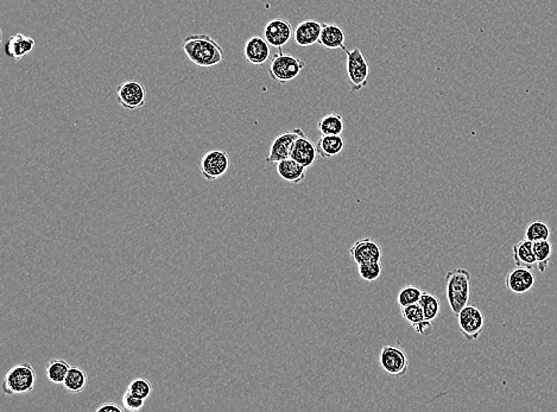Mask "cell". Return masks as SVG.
<instances>
[{"label": "cell", "instance_id": "6da1fadb", "mask_svg": "<svg viewBox=\"0 0 557 412\" xmlns=\"http://www.w3.org/2000/svg\"><path fill=\"white\" fill-rule=\"evenodd\" d=\"M188 60L195 66L212 68L224 61V49L212 36L207 34L188 36L182 43Z\"/></svg>", "mask_w": 557, "mask_h": 412}, {"label": "cell", "instance_id": "7a4b0ae2", "mask_svg": "<svg viewBox=\"0 0 557 412\" xmlns=\"http://www.w3.org/2000/svg\"><path fill=\"white\" fill-rule=\"evenodd\" d=\"M446 296L454 315L468 305L471 296V273L466 268H455L446 273Z\"/></svg>", "mask_w": 557, "mask_h": 412}, {"label": "cell", "instance_id": "3957f363", "mask_svg": "<svg viewBox=\"0 0 557 412\" xmlns=\"http://www.w3.org/2000/svg\"><path fill=\"white\" fill-rule=\"evenodd\" d=\"M37 374L30 362H20L13 366L5 376L1 389L8 396L27 394L35 389Z\"/></svg>", "mask_w": 557, "mask_h": 412}, {"label": "cell", "instance_id": "277c9868", "mask_svg": "<svg viewBox=\"0 0 557 412\" xmlns=\"http://www.w3.org/2000/svg\"><path fill=\"white\" fill-rule=\"evenodd\" d=\"M304 67H305L304 61L296 56L284 54L282 48H280V50L273 56L270 64L269 74L275 81L287 83L295 80L304 69Z\"/></svg>", "mask_w": 557, "mask_h": 412}, {"label": "cell", "instance_id": "5b68a950", "mask_svg": "<svg viewBox=\"0 0 557 412\" xmlns=\"http://www.w3.org/2000/svg\"><path fill=\"white\" fill-rule=\"evenodd\" d=\"M347 55V76L351 85V93H357L363 90L369 83V75H370V68L367 63L366 57L364 56L363 51L359 48H355L353 50L345 49Z\"/></svg>", "mask_w": 557, "mask_h": 412}, {"label": "cell", "instance_id": "8992f818", "mask_svg": "<svg viewBox=\"0 0 557 412\" xmlns=\"http://www.w3.org/2000/svg\"><path fill=\"white\" fill-rule=\"evenodd\" d=\"M379 364L391 377H403L409 369V358L406 352L397 346H384L379 355Z\"/></svg>", "mask_w": 557, "mask_h": 412}, {"label": "cell", "instance_id": "52a82bcc", "mask_svg": "<svg viewBox=\"0 0 557 412\" xmlns=\"http://www.w3.org/2000/svg\"><path fill=\"white\" fill-rule=\"evenodd\" d=\"M231 167V158L226 151L211 150L203 155L200 170L203 179L215 181L225 175Z\"/></svg>", "mask_w": 557, "mask_h": 412}, {"label": "cell", "instance_id": "ba28073f", "mask_svg": "<svg viewBox=\"0 0 557 412\" xmlns=\"http://www.w3.org/2000/svg\"><path fill=\"white\" fill-rule=\"evenodd\" d=\"M458 323L461 334L468 341L478 340L480 335L483 333V326H485V317L483 311L479 308L474 305H466L462 310L459 313Z\"/></svg>", "mask_w": 557, "mask_h": 412}, {"label": "cell", "instance_id": "9c48e42d", "mask_svg": "<svg viewBox=\"0 0 557 412\" xmlns=\"http://www.w3.org/2000/svg\"><path fill=\"white\" fill-rule=\"evenodd\" d=\"M116 93L119 105L129 111L142 109L146 102V90L141 82L133 80L123 82L117 87Z\"/></svg>", "mask_w": 557, "mask_h": 412}, {"label": "cell", "instance_id": "30bf717a", "mask_svg": "<svg viewBox=\"0 0 557 412\" xmlns=\"http://www.w3.org/2000/svg\"><path fill=\"white\" fill-rule=\"evenodd\" d=\"M305 133L300 128L289 131V132L282 133L273 139V144L270 146L269 156L266 157V163L277 164L281 160L290 158L291 155L292 146L297 138L304 136Z\"/></svg>", "mask_w": 557, "mask_h": 412}, {"label": "cell", "instance_id": "8fae6325", "mask_svg": "<svg viewBox=\"0 0 557 412\" xmlns=\"http://www.w3.org/2000/svg\"><path fill=\"white\" fill-rule=\"evenodd\" d=\"M352 261L355 264L363 265L367 263H378L382 259L380 246L370 238H364L355 241V245L350 249Z\"/></svg>", "mask_w": 557, "mask_h": 412}, {"label": "cell", "instance_id": "7c38bea8", "mask_svg": "<svg viewBox=\"0 0 557 412\" xmlns=\"http://www.w3.org/2000/svg\"><path fill=\"white\" fill-rule=\"evenodd\" d=\"M292 36H294V29L291 23L282 18L270 20L264 27V39L271 47L280 49L288 43Z\"/></svg>", "mask_w": 557, "mask_h": 412}, {"label": "cell", "instance_id": "4fadbf2b", "mask_svg": "<svg viewBox=\"0 0 557 412\" xmlns=\"http://www.w3.org/2000/svg\"><path fill=\"white\" fill-rule=\"evenodd\" d=\"M535 283H536V278L530 268H519V266L507 273V278H505L507 288L517 295H523V294L531 291L535 287Z\"/></svg>", "mask_w": 557, "mask_h": 412}, {"label": "cell", "instance_id": "5bb4252c", "mask_svg": "<svg viewBox=\"0 0 557 412\" xmlns=\"http://www.w3.org/2000/svg\"><path fill=\"white\" fill-rule=\"evenodd\" d=\"M244 55L247 62L254 66H261L270 57V44L261 36H254L246 41Z\"/></svg>", "mask_w": 557, "mask_h": 412}, {"label": "cell", "instance_id": "9a60e30c", "mask_svg": "<svg viewBox=\"0 0 557 412\" xmlns=\"http://www.w3.org/2000/svg\"><path fill=\"white\" fill-rule=\"evenodd\" d=\"M322 32V24L317 20H302L294 30V39L300 47H310L319 43V36Z\"/></svg>", "mask_w": 557, "mask_h": 412}, {"label": "cell", "instance_id": "2e32d148", "mask_svg": "<svg viewBox=\"0 0 557 412\" xmlns=\"http://www.w3.org/2000/svg\"><path fill=\"white\" fill-rule=\"evenodd\" d=\"M317 156L319 153H317L316 144H314L312 140L304 135L295 140L290 158L296 160L305 167H310L312 164L315 163Z\"/></svg>", "mask_w": 557, "mask_h": 412}, {"label": "cell", "instance_id": "e0dca14e", "mask_svg": "<svg viewBox=\"0 0 557 412\" xmlns=\"http://www.w3.org/2000/svg\"><path fill=\"white\" fill-rule=\"evenodd\" d=\"M36 47L35 39L29 36L24 35L23 32H17L8 39L5 44V53L8 57L20 61L30 54Z\"/></svg>", "mask_w": 557, "mask_h": 412}, {"label": "cell", "instance_id": "ac0fdd59", "mask_svg": "<svg viewBox=\"0 0 557 412\" xmlns=\"http://www.w3.org/2000/svg\"><path fill=\"white\" fill-rule=\"evenodd\" d=\"M345 41H346V34L343 32V27H339L338 24H322V32L319 41V44L322 47L329 50L341 49L343 51L347 48L345 46Z\"/></svg>", "mask_w": 557, "mask_h": 412}, {"label": "cell", "instance_id": "d6986e66", "mask_svg": "<svg viewBox=\"0 0 557 412\" xmlns=\"http://www.w3.org/2000/svg\"><path fill=\"white\" fill-rule=\"evenodd\" d=\"M512 256L516 266L537 270V261L534 252V242L528 239L518 241L512 247Z\"/></svg>", "mask_w": 557, "mask_h": 412}, {"label": "cell", "instance_id": "ffe728a7", "mask_svg": "<svg viewBox=\"0 0 557 412\" xmlns=\"http://www.w3.org/2000/svg\"><path fill=\"white\" fill-rule=\"evenodd\" d=\"M307 169L308 167H304L292 158H287V160H281L277 163L278 176L287 182L295 183V184L303 182L305 175H307Z\"/></svg>", "mask_w": 557, "mask_h": 412}, {"label": "cell", "instance_id": "44dd1931", "mask_svg": "<svg viewBox=\"0 0 557 412\" xmlns=\"http://www.w3.org/2000/svg\"><path fill=\"white\" fill-rule=\"evenodd\" d=\"M346 142L341 136H328L322 135L316 143L317 153L322 158H331L339 156L345 150Z\"/></svg>", "mask_w": 557, "mask_h": 412}, {"label": "cell", "instance_id": "7402d4cb", "mask_svg": "<svg viewBox=\"0 0 557 412\" xmlns=\"http://www.w3.org/2000/svg\"><path fill=\"white\" fill-rule=\"evenodd\" d=\"M317 129L322 135L341 136L345 131V121L339 113H329L319 121Z\"/></svg>", "mask_w": 557, "mask_h": 412}, {"label": "cell", "instance_id": "603a6c76", "mask_svg": "<svg viewBox=\"0 0 557 412\" xmlns=\"http://www.w3.org/2000/svg\"><path fill=\"white\" fill-rule=\"evenodd\" d=\"M88 383V376L83 369L80 367H73L68 371L66 379L63 381L64 389L71 393H80L86 389Z\"/></svg>", "mask_w": 557, "mask_h": 412}, {"label": "cell", "instance_id": "cb8c5ba5", "mask_svg": "<svg viewBox=\"0 0 557 412\" xmlns=\"http://www.w3.org/2000/svg\"><path fill=\"white\" fill-rule=\"evenodd\" d=\"M71 366L64 359H51L46 367V376L55 385H63Z\"/></svg>", "mask_w": 557, "mask_h": 412}, {"label": "cell", "instance_id": "d4e9b609", "mask_svg": "<svg viewBox=\"0 0 557 412\" xmlns=\"http://www.w3.org/2000/svg\"><path fill=\"white\" fill-rule=\"evenodd\" d=\"M534 252L537 261V270L541 273H546L549 268L550 258L553 254V244L549 240L536 241L534 242Z\"/></svg>", "mask_w": 557, "mask_h": 412}, {"label": "cell", "instance_id": "484cf974", "mask_svg": "<svg viewBox=\"0 0 557 412\" xmlns=\"http://www.w3.org/2000/svg\"><path fill=\"white\" fill-rule=\"evenodd\" d=\"M551 231L546 222L541 220H535L530 222L525 230V239L536 242V241L549 240Z\"/></svg>", "mask_w": 557, "mask_h": 412}, {"label": "cell", "instance_id": "4316f807", "mask_svg": "<svg viewBox=\"0 0 557 412\" xmlns=\"http://www.w3.org/2000/svg\"><path fill=\"white\" fill-rule=\"evenodd\" d=\"M418 303L422 307V310H423V314H425V319L434 321L440 314L441 303L436 296L423 291L421 300H420Z\"/></svg>", "mask_w": 557, "mask_h": 412}, {"label": "cell", "instance_id": "83f0119b", "mask_svg": "<svg viewBox=\"0 0 557 412\" xmlns=\"http://www.w3.org/2000/svg\"><path fill=\"white\" fill-rule=\"evenodd\" d=\"M423 294L421 289L413 287V285H406L399 290L397 296V302L399 307H406L410 304L418 303L421 300Z\"/></svg>", "mask_w": 557, "mask_h": 412}, {"label": "cell", "instance_id": "f1b7e54d", "mask_svg": "<svg viewBox=\"0 0 557 412\" xmlns=\"http://www.w3.org/2000/svg\"><path fill=\"white\" fill-rule=\"evenodd\" d=\"M128 391L135 396L146 399L152 393V384L145 378H136L135 380L130 383Z\"/></svg>", "mask_w": 557, "mask_h": 412}, {"label": "cell", "instance_id": "f546056e", "mask_svg": "<svg viewBox=\"0 0 557 412\" xmlns=\"http://www.w3.org/2000/svg\"><path fill=\"white\" fill-rule=\"evenodd\" d=\"M359 275L366 282H374V280H378L380 275H382L380 261L359 265Z\"/></svg>", "mask_w": 557, "mask_h": 412}, {"label": "cell", "instance_id": "4dcf8cb0", "mask_svg": "<svg viewBox=\"0 0 557 412\" xmlns=\"http://www.w3.org/2000/svg\"><path fill=\"white\" fill-rule=\"evenodd\" d=\"M401 316L410 324H415V323L425 320V314H423V310H422L420 303H413L410 304V305H406V307H401Z\"/></svg>", "mask_w": 557, "mask_h": 412}, {"label": "cell", "instance_id": "1f68e13d", "mask_svg": "<svg viewBox=\"0 0 557 412\" xmlns=\"http://www.w3.org/2000/svg\"><path fill=\"white\" fill-rule=\"evenodd\" d=\"M121 401H123V408H124L125 410H128V411H139V410L144 408L145 405V399L135 396V394H132V393L128 391V390H126V392L124 393Z\"/></svg>", "mask_w": 557, "mask_h": 412}, {"label": "cell", "instance_id": "d6a6232c", "mask_svg": "<svg viewBox=\"0 0 557 412\" xmlns=\"http://www.w3.org/2000/svg\"><path fill=\"white\" fill-rule=\"evenodd\" d=\"M413 327L417 334L422 335V336H428L434 331V324L432 320H422L420 322L413 324Z\"/></svg>", "mask_w": 557, "mask_h": 412}, {"label": "cell", "instance_id": "836d02e7", "mask_svg": "<svg viewBox=\"0 0 557 412\" xmlns=\"http://www.w3.org/2000/svg\"><path fill=\"white\" fill-rule=\"evenodd\" d=\"M124 408H121L119 405L114 404V403H107V404H102L97 408V412H123Z\"/></svg>", "mask_w": 557, "mask_h": 412}]
</instances>
